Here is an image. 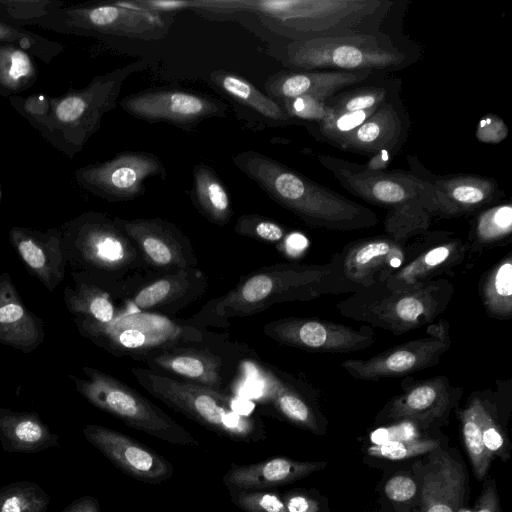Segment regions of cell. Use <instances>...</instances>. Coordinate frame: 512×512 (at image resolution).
<instances>
[{
    "label": "cell",
    "instance_id": "obj_1",
    "mask_svg": "<svg viewBox=\"0 0 512 512\" xmlns=\"http://www.w3.org/2000/svg\"><path fill=\"white\" fill-rule=\"evenodd\" d=\"M395 2L391 0L217 1L216 16L253 13L272 32L291 41L375 34Z\"/></svg>",
    "mask_w": 512,
    "mask_h": 512
},
{
    "label": "cell",
    "instance_id": "obj_2",
    "mask_svg": "<svg viewBox=\"0 0 512 512\" xmlns=\"http://www.w3.org/2000/svg\"><path fill=\"white\" fill-rule=\"evenodd\" d=\"M234 165L274 202L306 225L331 231H357L378 225L377 214L255 150L232 156Z\"/></svg>",
    "mask_w": 512,
    "mask_h": 512
},
{
    "label": "cell",
    "instance_id": "obj_3",
    "mask_svg": "<svg viewBox=\"0 0 512 512\" xmlns=\"http://www.w3.org/2000/svg\"><path fill=\"white\" fill-rule=\"evenodd\" d=\"M334 255L325 264L282 263L243 276L223 296L207 303L194 316L198 325H221L229 318L247 317L284 302L312 301L336 294Z\"/></svg>",
    "mask_w": 512,
    "mask_h": 512
},
{
    "label": "cell",
    "instance_id": "obj_4",
    "mask_svg": "<svg viewBox=\"0 0 512 512\" xmlns=\"http://www.w3.org/2000/svg\"><path fill=\"white\" fill-rule=\"evenodd\" d=\"M131 373L153 397L221 436L244 442L265 438L261 420L231 395L143 367H134Z\"/></svg>",
    "mask_w": 512,
    "mask_h": 512
},
{
    "label": "cell",
    "instance_id": "obj_5",
    "mask_svg": "<svg viewBox=\"0 0 512 512\" xmlns=\"http://www.w3.org/2000/svg\"><path fill=\"white\" fill-rule=\"evenodd\" d=\"M280 59L290 70L370 71L402 70L417 60L415 53L389 34L329 37L286 42Z\"/></svg>",
    "mask_w": 512,
    "mask_h": 512
},
{
    "label": "cell",
    "instance_id": "obj_6",
    "mask_svg": "<svg viewBox=\"0 0 512 512\" xmlns=\"http://www.w3.org/2000/svg\"><path fill=\"white\" fill-rule=\"evenodd\" d=\"M455 293L446 278H437L413 290H391L384 281L359 290L336 307L343 316L401 335L432 324Z\"/></svg>",
    "mask_w": 512,
    "mask_h": 512
},
{
    "label": "cell",
    "instance_id": "obj_7",
    "mask_svg": "<svg viewBox=\"0 0 512 512\" xmlns=\"http://www.w3.org/2000/svg\"><path fill=\"white\" fill-rule=\"evenodd\" d=\"M317 157L320 164L352 195L384 207L387 212L421 203L431 216L434 186L410 171L373 170L364 164L331 155L320 154Z\"/></svg>",
    "mask_w": 512,
    "mask_h": 512
},
{
    "label": "cell",
    "instance_id": "obj_8",
    "mask_svg": "<svg viewBox=\"0 0 512 512\" xmlns=\"http://www.w3.org/2000/svg\"><path fill=\"white\" fill-rule=\"evenodd\" d=\"M247 348L205 338L169 348L143 360L148 369L218 391L236 372Z\"/></svg>",
    "mask_w": 512,
    "mask_h": 512
},
{
    "label": "cell",
    "instance_id": "obj_9",
    "mask_svg": "<svg viewBox=\"0 0 512 512\" xmlns=\"http://www.w3.org/2000/svg\"><path fill=\"white\" fill-rule=\"evenodd\" d=\"M422 243L408 246L406 241L378 235L348 243L335 252L336 294L355 293L385 281L421 248Z\"/></svg>",
    "mask_w": 512,
    "mask_h": 512
},
{
    "label": "cell",
    "instance_id": "obj_10",
    "mask_svg": "<svg viewBox=\"0 0 512 512\" xmlns=\"http://www.w3.org/2000/svg\"><path fill=\"white\" fill-rule=\"evenodd\" d=\"M87 393L94 404L127 426L153 437L182 446H198L182 425L129 385L109 376L95 374Z\"/></svg>",
    "mask_w": 512,
    "mask_h": 512
},
{
    "label": "cell",
    "instance_id": "obj_11",
    "mask_svg": "<svg viewBox=\"0 0 512 512\" xmlns=\"http://www.w3.org/2000/svg\"><path fill=\"white\" fill-rule=\"evenodd\" d=\"M102 324L107 326L113 349L141 361L177 345L208 337V332L195 323L177 322L168 316L129 307L126 313Z\"/></svg>",
    "mask_w": 512,
    "mask_h": 512
},
{
    "label": "cell",
    "instance_id": "obj_12",
    "mask_svg": "<svg viewBox=\"0 0 512 512\" xmlns=\"http://www.w3.org/2000/svg\"><path fill=\"white\" fill-rule=\"evenodd\" d=\"M427 337L409 340L368 359H347L341 367L353 378L378 381L436 366L451 347L450 326L445 319L427 327Z\"/></svg>",
    "mask_w": 512,
    "mask_h": 512
},
{
    "label": "cell",
    "instance_id": "obj_13",
    "mask_svg": "<svg viewBox=\"0 0 512 512\" xmlns=\"http://www.w3.org/2000/svg\"><path fill=\"white\" fill-rule=\"evenodd\" d=\"M120 106L138 120L169 123L186 130L210 118H223L228 112V106L217 98L171 87L138 91L123 98Z\"/></svg>",
    "mask_w": 512,
    "mask_h": 512
},
{
    "label": "cell",
    "instance_id": "obj_14",
    "mask_svg": "<svg viewBox=\"0 0 512 512\" xmlns=\"http://www.w3.org/2000/svg\"><path fill=\"white\" fill-rule=\"evenodd\" d=\"M116 225L137 248L148 272L173 274L196 268L198 260L189 238L174 223L161 218H115Z\"/></svg>",
    "mask_w": 512,
    "mask_h": 512
},
{
    "label": "cell",
    "instance_id": "obj_15",
    "mask_svg": "<svg viewBox=\"0 0 512 512\" xmlns=\"http://www.w3.org/2000/svg\"><path fill=\"white\" fill-rule=\"evenodd\" d=\"M264 334L275 342L308 352L349 353L373 345V329H355L314 317H288L267 323Z\"/></svg>",
    "mask_w": 512,
    "mask_h": 512
},
{
    "label": "cell",
    "instance_id": "obj_16",
    "mask_svg": "<svg viewBox=\"0 0 512 512\" xmlns=\"http://www.w3.org/2000/svg\"><path fill=\"white\" fill-rule=\"evenodd\" d=\"M410 172L435 189L432 218H455L480 212L496 203L503 191L491 177L477 174L437 175L423 166L416 155L407 156Z\"/></svg>",
    "mask_w": 512,
    "mask_h": 512
},
{
    "label": "cell",
    "instance_id": "obj_17",
    "mask_svg": "<svg viewBox=\"0 0 512 512\" xmlns=\"http://www.w3.org/2000/svg\"><path fill=\"white\" fill-rule=\"evenodd\" d=\"M162 160L148 151H123L113 159L86 168L83 180L88 188L111 201H130L145 193L149 178L165 180Z\"/></svg>",
    "mask_w": 512,
    "mask_h": 512
},
{
    "label": "cell",
    "instance_id": "obj_18",
    "mask_svg": "<svg viewBox=\"0 0 512 512\" xmlns=\"http://www.w3.org/2000/svg\"><path fill=\"white\" fill-rule=\"evenodd\" d=\"M409 129V114L398 89L360 126L333 146L370 157L381 152L395 156L406 143Z\"/></svg>",
    "mask_w": 512,
    "mask_h": 512
},
{
    "label": "cell",
    "instance_id": "obj_19",
    "mask_svg": "<svg viewBox=\"0 0 512 512\" xmlns=\"http://www.w3.org/2000/svg\"><path fill=\"white\" fill-rule=\"evenodd\" d=\"M469 256V244L449 233L426 236L420 250L385 281L391 290H413L446 274L452 276Z\"/></svg>",
    "mask_w": 512,
    "mask_h": 512
},
{
    "label": "cell",
    "instance_id": "obj_20",
    "mask_svg": "<svg viewBox=\"0 0 512 512\" xmlns=\"http://www.w3.org/2000/svg\"><path fill=\"white\" fill-rule=\"evenodd\" d=\"M402 386V393L388 403L382 415L421 426L443 419L463 393L461 387L452 385L444 375L421 380L405 379Z\"/></svg>",
    "mask_w": 512,
    "mask_h": 512
},
{
    "label": "cell",
    "instance_id": "obj_21",
    "mask_svg": "<svg viewBox=\"0 0 512 512\" xmlns=\"http://www.w3.org/2000/svg\"><path fill=\"white\" fill-rule=\"evenodd\" d=\"M84 434L122 472L139 481L158 484L172 477L173 465L135 439L118 431L89 425Z\"/></svg>",
    "mask_w": 512,
    "mask_h": 512
},
{
    "label": "cell",
    "instance_id": "obj_22",
    "mask_svg": "<svg viewBox=\"0 0 512 512\" xmlns=\"http://www.w3.org/2000/svg\"><path fill=\"white\" fill-rule=\"evenodd\" d=\"M81 17L88 28L143 41L162 40L174 23L173 14L151 11L136 1L86 8L81 12Z\"/></svg>",
    "mask_w": 512,
    "mask_h": 512
},
{
    "label": "cell",
    "instance_id": "obj_23",
    "mask_svg": "<svg viewBox=\"0 0 512 512\" xmlns=\"http://www.w3.org/2000/svg\"><path fill=\"white\" fill-rule=\"evenodd\" d=\"M208 278L198 268L154 276L127 296L131 309L164 316L175 314L205 295Z\"/></svg>",
    "mask_w": 512,
    "mask_h": 512
},
{
    "label": "cell",
    "instance_id": "obj_24",
    "mask_svg": "<svg viewBox=\"0 0 512 512\" xmlns=\"http://www.w3.org/2000/svg\"><path fill=\"white\" fill-rule=\"evenodd\" d=\"M255 372L264 403L290 423L312 432L319 431L314 390L309 383L270 364H257Z\"/></svg>",
    "mask_w": 512,
    "mask_h": 512
},
{
    "label": "cell",
    "instance_id": "obj_25",
    "mask_svg": "<svg viewBox=\"0 0 512 512\" xmlns=\"http://www.w3.org/2000/svg\"><path fill=\"white\" fill-rule=\"evenodd\" d=\"M380 73L370 71L283 70L271 75L264 83L268 96L276 101L300 96H315L328 100L334 94L369 80Z\"/></svg>",
    "mask_w": 512,
    "mask_h": 512
},
{
    "label": "cell",
    "instance_id": "obj_26",
    "mask_svg": "<svg viewBox=\"0 0 512 512\" xmlns=\"http://www.w3.org/2000/svg\"><path fill=\"white\" fill-rule=\"evenodd\" d=\"M209 80L238 111L243 112L245 117H252L260 126L278 128L301 125L292 119L276 100L236 73L216 70L210 73Z\"/></svg>",
    "mask_w": 512,
    "mask_h": 512
},
{
    "label": "cell",
    "instance_id": "obj_27",
    "mask_svg": "<svg viewBox=\"0 0 512 512\" xmlns=\"http://www.w3.org/2000/svg\"><path fill=\"white\" fill-rule=\"evenodd\" d=\"M325 466L326 462H300L275 457L249 465H233L223 476V482L229 489L264 491L297 481Z\"/></svg>",
    "mask_w": 512,
    "mask_h": 512
},
{
    "label": "cell",
    "instance_id": "obj_28",
    "mask_svg": "<svg viewBox=\"0 0 512 512\" xmlns=\"http://www.w3.org/2000/svg\"><path fill=\"white\" fill-rule=\"evenodd\" d=\"M430 464L422 481V511L458 512L466 488L464 468L443 451L434 455Z\"/></svg>",
    "mask_w": 512,
    "mask_h": 512
},
{
    "label": "cell",
    "instance_id": "obj_29",
    "mask_svg": "<svg viewBox=\"0 0 512 512\" xmlns=\"http://www.w3.org/2000/svg\"><path fill=\"white\" fill-rule=\"evenodd\" d=\"M195 209L209 222L225 226L233 216L229 192L216 171L203 162L192 170V186L189 192Z\"/></svg>",
    "mask_w": 512,
    "mask_h": 512
},
{
    "label": "cell",
    "instance_id": "obj_30",
    "mask_svg": "<svg viewBox=\"0 0 512 512\" xmlns=\"http://www.w3.org/2000/svg\"><path fill=\"white\" fill-rule=\"evenodd\" d=\"M479 296L488 317L512 318V252L487 270L479 281Z\"/></svg>",
    "mask_w": 512,
    "mask_h": 512
},
{
    "label": "cell",
    "instance_id": "obj_31",
    "mask_svg": "<svg viewBox=\"0 0 512 512\" xmlns=\"http://www.w3.org/2000/svg\"><path fill=\"white\" fill-rule=\"evenodd\" d=\"M512 234V205L502 203L478 213L468 237L469 256L504 245Z\"/></svg>",
    "mask_w": 512,
    "mask_h": 512
},
{
    "label": "cell",
    "instance_id": "obj_32",
    "mask_svg": "<svg viewBox=\"0 0 512 512\" xmlns=\"http://www.w3.org/2000/svg\"><path fill=\"white\" fill-rule=\"evenodd\" d=\"M398 89L399 80L385 79L367 86L342 90L328 99L329 114L369 110L386 101Z\"/></svg>",
    "mask_w": 512,
    "mask_h": 512
},
{
    "label": "cell",
    "instance_id": "obj_33",
    "mask_svg": "<svg viewBox=\"0 0 512 512\" xmlns=\"http://www.w3.org/2000/svg\"><path fill=\"white\" fill-rule=\"evenodd\" d=\"M462 435L466 450L479 480L488 472L493 455L485 448L474 394H471L467 405L459 412Z\"/></svg>",
    "mask_w": 512,
    "mask_h": 512
},
{
    "label": "cell",
    "instance_id": "obj_34",
    "mask_svg": "<svg viewBox=\"0 0 512 512\" xmlns=\"http://www.w3.org/2000/svg\"><path fill=\"white\" fill-rule=\"evenodd\" d=\"M438 442L434 439L412 438L389 440L368 448L367 453L372 457L390 460H401L434 451Z\"/></svg>",
    "mask_w": 512,
    "mask_h": 512
},
{
    "label": "cell",
    "instance_id": "obj_35",
    "mask_svg": "<svg viewBox=\"0 0 512 512\" xmlns=\"http://www.w3.org/2000/svg\"><path fill=\"white\" fill-rule=\"evenodd\" d=\"M234 231L238 235L269 243L280 242L286 236L285 227L259 214H244L240 216L236 221Z\"/></svg>",
    "mask_w": 512,
    "mask_h": 512
},
{
    "label": "cell",
    "instance_id": "obj_36",
    "mask_svg": "<svg viewBox=\"0 0 512 512\" xmlns=\"http://www.w3.org/2000/svg\"><path fill=\"white\" fill-rule=\"evenodd\" d=\"M327 101L315 96H300L277 102L292 119L305 125L320 122L328 116Z\"/></svg>",
    "mask_w": 512,
    "mask_h": 512
},
{
    "label": "cell",
    "instance_id": "obj_37",
    "mask_svg": "<svg viewBox=\"0 0 512 512\" xmlns=\"http://www.w3.org/2000/svg\"><path fill=\"white\" fill-rule=\"evenodd\" d=\"M230 495L244 512H288L283 498L275 493L230 489Z\"/></svg>",
    "mask_w": 512,
    "mask_h": 512
},
{
    "label": "cell",
    "instance_id": "obj_38",
    "mask_svg": "<svg viewBox=\"0 0 512 512\" xmlns=\"http://www.w3.org/2000/svg\"><path fill=\"white\" fill-rule=\"evenodd\" d=\"M0 496V512H39L43 504L28 488H11Z\"/></svg>",
    "mask_w": 512,
    "mask_h": 512
},
{
    "label": "cell",
    "instance_id": "obj_39",
    "mask_svg": "<svg viewBox=\"0 0 512 512\" xmlns=\"http://www.w3.org/2000/svg\"><path fill=\"white\" fill-rule=\"evenodd\" d=\"M475 135L482 143L498 144L507 138L508 127L502 118L488 113L479 120Z\"/></svg>",
    "mask_w": 512,
    "mask_h": 512
},
{
    "label": "cell",
    "instance_id": "obj_40",
    "mask_svg": "<svg viewBox=\"0 0 512 512\" xmlns=\"http://www.w3.org/2000/svg\"><path fill=\"white\" fill-rule=\"evenodd\" d=\"M8 57L4 58L3 76L15 83L23 78H26L32 71V63L29 57L21 51H11Z\"/></svg>",
    "mask_w": 512,
    "mask_h": 512
},
{
    "label": "cell",
    "instance_id": "obj_41",
    "mask_svg": "<svg viewBox=\"0 0 512 512\" xmlns=\"http://www.w3.org/2000/svg\"><path fill=\"white\" fill-rule=\"evenodd\" d=\"M417 485L407 475H396L390 478L384 487L386 496L395 502H404L413 498L416 494Z\"/></svg>",
    "mask_w": 512,
    "mask_h": 512
},
{
    "label": "cell",
    "instance_id": "obj_42",
    "mask_svg": "<svg viewBox=\"0 0 512 512\" xmlns=\"http://www.w3.org/2000/svg\"><path fill=\"white\" fill-rule=\"evenodd\" d=\"M42 427L33 420H22L13 427L12 437L17 441V446L32 448L43 439Z\"/></svg>",
    "mask_w": 512,
    "mask_h": 512
},
{
    "label": "cell",
    "instance_id": "obj_43",
    "mask_svg": "<svg viewBox=\"0 0 512 512\" xmlns=\"http://www.w3.org/2000/svg\"><path fill=\"white\" fill-rule=\"evenodd\" d=\"M91 315L100 323H108L115 318V308L106 296H96L89 304Z\"/></svg>",
    "mask_w": 512,
    "mask_h": 512
},
{
    "label": "cell",
    "instance_id": "obj_44",
    "mask_svg": "<svg viewBox=\"0 0 512 512\" xmlns=\"http://www.w3.org/2000/svg\"><path fill=\"white\" fill-rule=\"evenodd\" d=\"M288 512H318L319 505L313 498L296 493L283 497Z\"/></svg>",
    "mask_w": 512,
    "mask_h": 512
},
{
    "label": "cell",
    "instance_id": "obj_45",
    "mask_svg": "<svg viewBox=\"0 0 512 512\" xmlns=\"http://www.w3.org/2000/svg\"><path fill=\"white\" fill-rule=\"evenodd\" d=\"M473 512H499V499L494 486L485 484Z\"/></svg>",
    "mask_w": 512,
    "mask_h": 512
},
{
    "label": "cell",
    "instance_id": "obj_46",
    "mask_svg": "<svg viewBox=\"0 0 512 512\" xmlns=\"http://www.w3.org/2000/svg\"><path fill=\"white\" fill-rule=\"evenodd\" d=\"M19 251L27 264L33 268H41L45 263L42 250L32 241L26 240L19 244Z\"/></svg>",
    "mask_w": 512,
    "mask_h": 512
},
{
    "label": "cell",
    "instance_id": "obj_47",
    "mask_svg": "<svg viewBox=\"0 0 512 512\" xmlns=\"http://www.w3.org/2000/svg\"><path fill=\"white\" fill-rule=\"evenodd\" d=\"M24 311L17 304H6L0 308V323H12L21 319Z\"/></svg>",
    "mask_w": 512,
    "mask_h": 512
},
{
    "label": "cell",
    "instance_id": "obj_48",
    "mask_svg": "<svg viewBox=\"0 0 512 512\" xmlns=\"http://www.w3.org/2000/svg\"><path fill=\"white\" fill-rule=\"evenodd\" d=\"M63 512H99V508L94 498L84 497L72 503Z\"/></svg>",
    "mask_w": 512,
    "mask_h": 512
},
{
    "label": "cell",
    "instance_id": "obj_49",
    "mask_svg": "<svg viewBox=\"0 0 512 512\" xmlns=\"http://www.w3.org/2000/svg\"><path fill=\"white\" fill-rule=\"evenodd\" d=\"M458 512H473V511L468 510V509H464V510H463V509H462V510H461V509H459V511H458Z\"/></svg>",
    "mask_w": 512,
    "mask_h": 512
},
{
    "label": "cell",
    "instance_id": "obj_50",
    "mask_svg": "<svg viewBox=\"0 0 512 512\" xmlns=\"http://www.w3.org/2000/svg\"><path fill=\"white\" fill-rule=\"evenodd\" d=\"M0 34H1V32H0Z\"/></svg>",
    "mask_w": 512,
    "mask_h": 512
}]
</instances>
